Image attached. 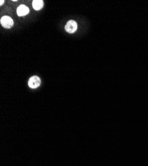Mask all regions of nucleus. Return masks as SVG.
Wrapping results in <instances>:
<instances>
[{
  "instance_id": "nucleus-1",
  "label": "nucleus",
  "mask_w": 148,
  "mask_h": 166,
  "mask_svg": "<svg viewBox=\"0 0 148 166\" xmlns=\"http://www.w3.org/2000/svg\"><path fill=\"white\" fill-rule=\"evenodd\" d=\"M78 25L75 21L70 20L68 21L65 25V31L68 33H74L77 30Z\"/></svg>"
},
{
  "instance_id": "nucleus-3",
  "label": "nucleus",
  "mask_w": 148,
  "mask_h": 166,
  "mask_svg": "<svg viewBox=\"0 0 148 166\" xmlns=\"http://www.w3.org/2000/svg\"><path fill=\"white\" fill-rule=\"evenodd\" d=\"M1 25L6 29H10L14 25V21L9 16H4L0 20Z\"/></svg>"
},
{
  "instance_id": "nucleus-4",
  "label": "nucleus",
  "mask_w": 148,
  "mask_h": 166,
  "mask_svg": "<svg viewBox=\"0 0 148 166\" xmlns=\"http://www.w3.org/2000/svg\"><path fill=\"white\" fill-rule=\"evenodd\" d=\"M29 13V9L25 5H20L17 7V14L19 17H23V16L27 15Z\"/></svg>"
},
{
  "instance_id": "nucleus-2",
  "label": "nucleus",
  "mask_w": 148,
  "mask_h": 166,
  "mask_svg": "<svg viewBox=\"0 0 148 166\" xmlns=\"http://www.w3.org/2000/svg\"><path fill=\"white\" fill-rule=\"evenodd\" d=\"M41 80L37 76H33L29 79L28 85L31 88L35 89V88H38L41 85Z\"/></svg>"
},
{
  "instance_id": "nucleus-6",
  "label": "nucleus",
  "mask_w": 148,
  "mask_h": 166,
  "mask_svg": "<svg viewBox=\"0 0 148 166\" xmlns=\"http://www.w3.org/2000/svg\"><path fill=\"white\" fill-rule=\"evenodd\" d=\"M5 3V1H3V0H1V1H0V5H2Z\"/></svg>"
},
{
  "instance_id": "nucleus-5",
  "label": "nucleus",
  "mask_w": 148,
  "mask_h": 166,
  "mask_svg": "<svg viewBox=\"0 0 148 166\" xmlns=\"http://www.w3.org/2000/svg\"><path fill=\"white\" fill-rule=\"evenodd\" d=\"M32 5L34 9L39 11L43 8L44 3L42 0H34V1H33Z\"/></svg>"
}]
</instances>
